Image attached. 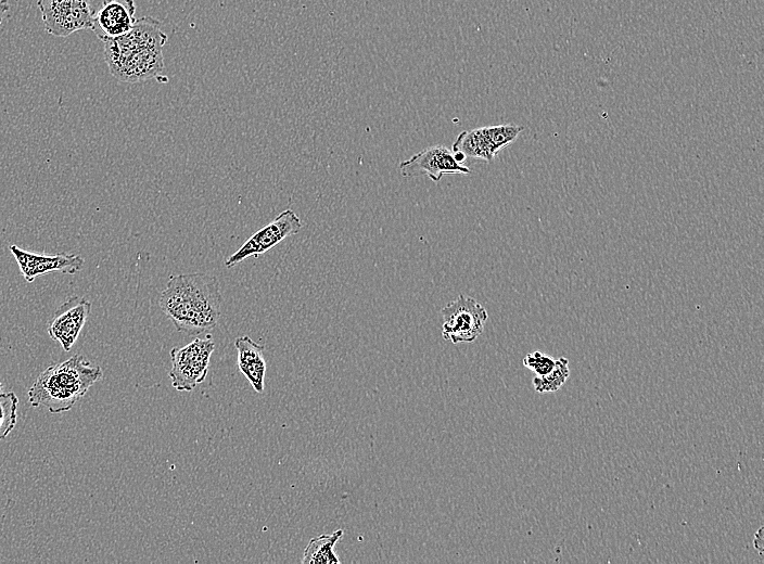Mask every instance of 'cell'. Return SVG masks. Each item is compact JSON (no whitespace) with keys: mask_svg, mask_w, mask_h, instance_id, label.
<instances>
[{"mask_svg":"<svg viewBox=\"0 0 764 564\" xmlns=\"http://www.w3.org/2000/svg\"><path fill=\"white\" fill-rule=\"evenodd\" d=\"M158 305L178 332L201 334L214 329L220 318L218 281L200 272L170 275Z\"/></svg>","mask_w":764,"mask_h":564,"instance_id":"1","label":"cell"},{"mask_svg":"<svg viewBox=\"0 0 764 564\" xmlns=\"http://www.w3.org/2000/svg\"><path fill=\"white\" fill-rule=\"evenodd\" d=\"M167 35L150 16L136 21L125 35L103 41L110 73L124 82L152 79L164 69L163 47Z\"/></svg>","mask_w":764,"mask_h":564,"instance_id":"2","label":"cell"},{"mask_svg":"<svg viewBox=\"0 0 764 564\" xmlns=\"http://www.w3.org/2000/svg\"><path fill=\"white\" fill-rule=\"evenodd\" d=\"M102 377L99 366L74 355L43 370L28 389V400L34 408L44 407L53 414L66 412Z\"/></svg>","mask_w":764,"mask_h":564,"instance_id":"3","label":"cell"},{"mask_svg":"<svg viewBox=\"0 0 764 564\" xmlns=\"http://www.w3.org/2000/svg\"><path fill=\"white\" fill-rule=\"evenodd\" d=\"M214 349L215 343L211 335L195 338L183 347H174L170 350L171 369L168 374L173 387L191 392L202 383L207 375Z\"/></svg>","mask_w":764,"mask_h":564,"instance_id":"4","label":"cell"},{"mask_svg":"<svg viewBox=\"0 0 764 564\" xmlns=\"http://www.w3.org/2000/svg\"><path fill=\"white\" fill-rule=\"evenodd\" d=\"M442 335L454 344L473 342L483 332L488 318L486 309L474 298L459 295L442 309Z\"/></svg>","mask_w":764,"mask_h":564,"instance_id":"5","label":"cell"},{"mask_svg":"<svg viewBox=\"0 0 764 564\" xmlns=\"http://www.w3.org/2000/svg\"><path fill=\"white\" fill-rule=\"evenodd\" d=\"M44 30L55 37H67L91 28L93 10L90 0H37Z\"/></svg>","mask_w":764,"mask_h":564,"instance_id":"6","label":"cell"},{"mask_svg":"<svg viewBox=\"0 0 764 564\" xmlns=\"http://www.w3.org/2000/svg\"><path fill=\"white\" fill-rule=\"evenodd\" d=\"M302 229V221L294 210L288 208L271 222L253 233L244 244L225 261L227 268H232L251 256L266 253L288 236L296 234Z\"/></svg>","mask_w":764,"mask_h":564,"instance_id":"7","label":"cell"},{"mask_svg":"<svg viewBox=\"0 0 764 564\" xmlns=\"http://www.w3.org/2000/svg\"><path fill=\"white\" fill-rule=\"evenodd\" d=\"M399 171L406 178L424 175L434 182H438L445 175H468L471 172L468 166L458 163L454 153L443 145L426 148L403 161L399 164Z\"/></svg>","mask_w":764,"mask_h":564,"instance_id":"8","label":"cell"},{"mask_svg":"<svg viewBox=\"0 0 764 564\" xmlns=\"http://www.w3.org/2000/svg\"><path fill=\"white\" fill-rule=\"evenodd\" d=\"M90 311L91 304L86 297L78 295L69 297L54 311L48 325V334L61 345L64 351H69Z\"/></svg>","mask_w":764,"mask_h":564,"instance_id":"9","label":"cell"},{"mask_svg":"<svg viewBox=\"0 0 764 564\" xmlns=\"http://www.w3.org/2000/svg\"><path fill=\"white\" fill-rule=\"evenodd\" d=\"M10 252L27 282H33L39 275L54 271L75 274L82 269L85 264L84 258L76 254H37L23 249L15 244L10 245Z\"/></svg>","mask_w":764,"mask_h":564,"instance_id":"10","label":"cell"},{"mask_svg":"<svg viewBox=\"0 0 764 564\" xmlns=\"http://www.w3.org/2000/svg\"><path fill=\"white\" fill-rule=\"evenodd\" d=\"M133 0H103L92 16L91 29L102 40L120 37L136 23Z\"/></svg>","mask_w":764,"mask_h":564,"instance_id":"11","label":"cell"},{"mask_svg":"<svg viewBox=\"0 0 764 564\" xmlns=\"http://www.w3.org/2000/svg\"><path fill=\"white\" fill-rule=\"evenodd\" d=\"M234 346L238 351V367L247 379L256 393H262L265 387L266 361L263 356L264 347L254 342L250 336L237 337Z\"/></svg>","mask_w":764,"mask_h":564,"instance_id":"12","label":"cell"},{"mask_svg":"<svg viewBox=\"0 0 764 564\" xmlns=\"http://www.w3.org/2000/svg\"><path fill=\"white\" fill-rule=\"evenodd\" d=\"M343 530L336 529L330 535H320L310 539L303 554V564H339L341 563L334 546L342 537Z\"/></svg>","mask_w":764,"mask_h":564,"instance_id":"13","label":"cell"},{"mask_svg":"<svg viewBox=\"0 0 764 564\" xmlns=\"http://www.w3.org/2000/svg\"><path fill=\"white\" fill-rule=\"evenodd\" d=\"M451 152H460L466 157L483 159L489 164L495 158L482 127L462 131L453 143Z\"/></svg>","mask_w":764,"mask_h":564,"instance_id":"14","label":"cell"},{"mask_svg":"<svg viewBox=\"0 0 764 564\" xmlns=\"http://www.w3.org/2000/svg\"><path fill=\"white\" fill-rule=\"evenodd\" d=\"M570 376L569 360L560 357L556 360L555 368L546 375L533 377V386L537 393H551L560 389Z\"/></svg>","mask_w":764,"mask_h":564,"instance_id":"15","label":"cell"},{"mask_svg":"<svg viewBox=\"0 0 764 564\" xmlns=\"http://www.w3.org/2000/svg\"><path fill=\"white\" fill-rule=\"evenodd\" d=\"M522 130V126L512 124L483 127L484 134L495 155L514 142Z\"/></svg>","mask_w":764,"mask_h":564,"instance_id":"16","label":"cell"},{"mask_svg":"<svg viewBox=\"0 0 764 564\" xmlns=\"http://www.w3.org/2000/svg\"><path fill=\"white\" fill-rule=\"evenodd\" d=\"M18 398L14 392L0 393V440L4 439L17 422Z\"/></svg>","mask_w":764,"mask_h":564,"instance_id":"17","label":"cell"},{"mask_svg":"<svg viewBox=\"0 0 764 564\" xmlns=\"http://www.w3.org/2000/svg\"><path fill=\"white\" fill-rule=\"evenodd\" d=\"M556 359L540 351L527 354L523 358V366L536 373L546 375L555 368Z\"/></svg>","mask_w":764,"mask_h":564,"instance_id":"18","label":"cell"},{"mask_svg":"<svg viewBox=\"0 0 764 564\" xmlns=\"http://www.w3.org/2000/svg\"><path fill=\"white\" fill-rule=\"evenodd\" d=\"M754 548L759 551V553L762 555L763 554V527L761 526L756 534L754 535V540H753Z\"/></svg>","mask_w":764,"mask_h":564,"instance_id":"19","label":"cell"},{"mask_svg":"<svg viewBox=\"0 0 764 564\" xmlns=\"http://www.w3.org/2000/svg\"><path fill=\"white\" fill-rule=\"evenodd\" d=\"M10 10V4L8 0H0V25L2 24V21Z\"/></svg>","mask_w":764,"mask_h":564,"instance_id":"20","label":"cell"},{"mask_svg":"<svg viewBox=\"0 0 764 564\" xmlns=\"http://www.w3.org/2000/svg\"><path fill=\"white\" fill-rule=\"evenodd\" d=\"M1 389H2V384L0 383V393H1Z\"/></svg>","mask_w":764,"mask_h":564,"instance_id":"21","label":"cell"}]
</instances>
